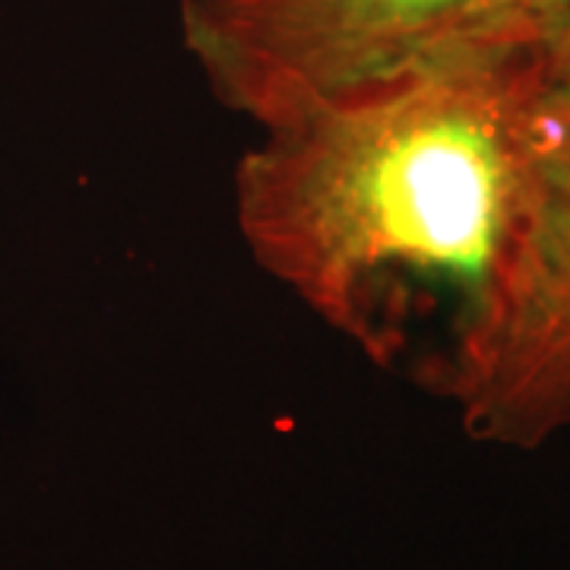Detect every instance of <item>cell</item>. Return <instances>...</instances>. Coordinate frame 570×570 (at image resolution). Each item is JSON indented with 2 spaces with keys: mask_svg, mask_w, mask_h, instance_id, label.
<instances>
[{
  "mask_svg": "<svg viewBox=\"0 0 570 570\" xmlns=\"http://www.w3.org/2000/svg\"><path fill=\"white\" fill-rule=\"evenodd\" d=\"M539 55L422 63L261 127L232 187L254 264L374 365L438 311L448 340L508 238Z\"/></svg>",
  "mask_w": 570,
  "mask_h": 570,
  "instance_id": "obj_1",
  "label": "cell"
},
{
  "mask_svg": "<svg viewBox=\"0 0 570 570\" xmlns=\"http://www.w3.org/2000/svg\"><path fill=\"white\" fill-rule=\"evenodd\" d=\"M570 0H178L187 55L257 127L412 67L546 51Z\"/></svg>",
  "mask_w": 570,
  "mask_h": 570,
  "instance_id": "obj_2",
  "label": "cell"
},
{
  "mask_svg": "<svg viewBox=\"0 0 570 570\" xmlns=\"http://www.w3.org/2000/svg\"><path fill=\"white\" fill-rule=\"evenodd\" d=\"M415 381L482 444L570 431V89L546 86L501 257Z\"/></svg>",
  "mask_w": 570,
  "mask_h": 570,
  "instance_id": "obj_3",
  "label": "cell"
},
{
  "mask_svg": "<svg viewBox=\"0 0 570 570\" xmlns=\"http://www.w3.org/2000/svg\"><path fill=\"white\" fill-rule=\"evenodd\" d=\"M539 63H542L546 86H551V89H570V20L549 41V48L539 55Z\"/></svg>",
  "mask_w": 570,
  "mask_h": 570,
  "instance_id": "obj_4",
  "label": "cell"
}]
</instances>
